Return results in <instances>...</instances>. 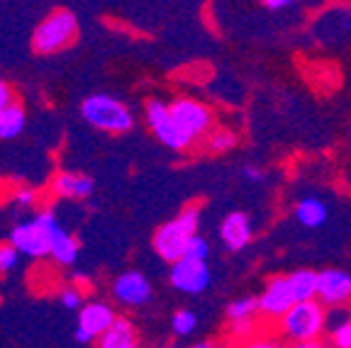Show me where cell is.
Wrapping results in <instances>:
<instances>
[{
	"instance_id": "obj_1",
	"label": "cell",
	"mask_w": 351,
	"mask_h": 348,
	"mask_svg": "<svg viewBox=\"0 0 351 348\" xmlns=\"http://www.w3.org/2000/svg\"><path fill=\"white\" fill-rule=\"evenodd\" d=\"M66 232L61 229L59 219L51 210L34 214L29 222H20L10 234V244L20 251L22 256L29 258H44L51 256L56 241L64 236Z\"/></svg>"
},
{
	"instance_id": "obj_2",
	"label": "cell",
	"mask_w": 351,
	"mask_h": 348,
	"mask_svg": "<svg viewBox=\"0 0 351 348\" xmlns=\"http://www.w3.org/2000/svg\"><path fill=\"white\" fill-rule=\"evenodd\" d=\"M197 227H200V207H195V205L186 207L178 217L161 224V227L154 232V239H152L154 251H156L166 263L173 266V263H178L186 256V249L193 236L197 234Z\"/></svg>"
},
{
	"instance_id": "obj_3",
	"label": "cell",
	"mask_w": 351,
	"mask_h": 348,
	"mask_svg": "<svg viewBox=\"0 0 351 348\" xmlns=\"http://www.w3.org/2000/svg\"><path fill=\"white\" fill-rule=\"evenodd\" d=\"M81 114L90 127L108 132V134H125L134 127V117L127 110V105L112 95H103V92L83 100Z\"/></svg>"
},
{
	"instance_id": "obj_4",
	"label": "cell",
	"mask_w": 351,
	"mask_h": 348,
	"mask_svg": "<svg viewBox=\"0 0 351 348\" xmlns=\"http://www.w3.org/2000/svg\"><path fill=\"white\" fill-rule=\"evenodd\" d=\"M78 37V20L71 10H54L44 17L32 34V49L37 54H56L71 47Z\"/></svg>"
},
{
	"instance_id": "obj_5",
	"label": "cell",
	"mask_w": 351,
	"mask_h": 348,
	"mask_svg": "<svg viewBox=\"0 0 351 348\" xmlns=\"http://www.w3.org/2000/svg\"><path fill=\"white\" fill-rule=\"evenodd\" d=\"M324 327H327V312L317 299L295 302V307L280 319V332L293 343L319 341Z\"/></svg>"
},
{
	"instance_id": "obj_6",
	"label": "cell",
	"mask_w": 351,
	"mask_h": 348,
	"mask_svg": "<svg viewBox=\"0 0 351 348\" xmlns=\"http://www.w3.org/2000/svg\"><path fill=\"white\" fill-rule=\"evenodd\" d=\"M169 108H171V114H173L176 125L181 127V132L191 139V142H197V139H203V136L208 139V134L215 129L213 110H210L205 103H200V100L176 98Z\"/></svg>"
},
{
	"instance_id": "obj_7",
	"label": "cell",
	"mask_w": 351,
	"mask_h": 348,
	"mask_svg": "<svg viewBox=\"0 0 351 348\" xmlns=\"http://www.w3.org/2000/svg\"><path fill=\"white\" fill-rule=\"evenodd\" d=\"M147 125L149 129L154 132V136L159 139L164 147L173 149V151H183V149L191 147V139L181 132V127L176 125L173 114H171V108L161 100L152 98L147 100Z\"/></svg>"
},
{
	"instance_id": "obj_8",
	"label": "cell",
	"mask_w": 351,
	"mask_h": 348,
	"mask_svg": "<svg viewBox=\"0 0 351 348\" xmlns=\"http://www.w3.org/2000/svg\"><path fill=\"white\" fill-rule=\"evenodd\" d=\"M293 307H295V295L288 275H274L258 297V312L269 319H283Z\"/></svg>"
},
{
	"instance_id": "obj_9",
	"label": "cell",
	"mask_w": 351,
	"mask_h": 348,
	"mask_svg": "<svg viewBox=\"0 0 351 348\" xmlns=\"http://www.w3.org/2000/svg\"><path fill=\"white\" fill-rule=\"evenodd\" d=\"M169 280L178 293L186 295H200L208 290L210 280H213V273H210L208 263L200 261H188V258H181L178 263L171 266Z\"/></svg>"
},
{
	"instance_id": "obj_10",
	"label": "cell",
	"mask_w": 351,
	"mask_h": 348,
	"mask_svg": "<svg viewBox=\"0 0 351 348\" xmlns=\"http://www.w3.org/2000/svg\"><path fill=\"white\" fill-rule=\"evenodd\" d=\"M317 302L329 310L351 302V275L339 268H327L317 277Z\"/></svg>"
},
{
	"instance_id": "obj_11",
	"label": "cell",
	"mask_w": 351,
	"mask_h": 348,
	"mask_svg": "<svg viewBox=\"0 0 351 348\" xmlns=\"http://www.w3.org/2000/svg\"><path fill=\"white\" fill-rule=\"evenodd\" d=\"M112 295L117 302L127 307H142L152 299V283L139 271H127L115 277Z\"/></svg>"
},
{
	"instance_id": "obj_12",
	"label": "cell",
	"mask_w": 351,
	"mask_h": 348,
	"mask_svg": "<svg viewBox=\"0 0 351 348\" xmlns=\"http://www.w3.org/2000/svg\"><path fill=\"white\" fill-rule=\"evenodd\" d=\"M219 239L230 251H241L247 249L254 239V227L249 214L244 212H232L222 219L219 224Z\"/></svg>"
},
{
	"instance_id": "obj_13",
	"label": "cell",
	"mask_w": 351,
	"mask_h": 348,
	"mask_svg": "<svg viewBox=\"0 0 351 348\" xmlns=\"http://www.w3.org/2000/svg\"><path fill=\"white\" fill-rule=\"evenodd\" d=\"M115 319H117V314L110 305H105V302H88V305H83L81 312H78V329H83V332L90 334V336L98 341V338L115 324Z\"/></svg>"
},
{
	"instance_id": "obj_14",
	"label": "cell",
	"mask_w": 351,
	"mask_h": 348,
	"mask_svg": "<svg viewBox=\"0 0 351 348\" xmlns=\"http://www.w3.org/2000/svg\"><path fill=\"white\" fill-rule=\"evenodd\" d=\"M98 348H139V334L130 319L117 316L115 324L98 338Z\"/></svg>"
},
{
	"instance_id": "obj_15",
	"label": "cell",
	"mask_w": 351,
	"mask_h": 348,
	"mask_svg": "<svg viewBox=\"0 0 351 348\" xmlns=\"http://www.w3.org/2000/svg\"><path fill=\"white\" fill-rule=\"evenodd\" d=\"M54 195L66 197V200H83L93 192V180L88 175H76V173H59L51 183Z\"/></svg>"
},
{
	"instance_id": "obj_16",
	"label": "cell",
	"mask_w": 351,
	"mask_h": 348,
	"mask_svg": "<svg viewBox=\"0 0 351 348\" xmlns=\"http://www.w3.org/2000/svg\"><path fill=\"white\" fill-rule=\"evenodd\" d=\"M295 219L307 229H317L327 222V207L317 197H305L295 205Z\"/></svg>"
},
{
	"instance_id": "obj_17",
	"label": "cell",
	"mask_w": 351,
	"mask_h": 348,
	"mask_svg": "<svg viewBox=\"0 0 351 348\" xmlns=\"http://www.w3.org/2000/svg\"><path fill=\"white\" fill-rule=\"evenodd\" d=\"M317 277H319V273H315V271H295L288 275L293 295H295V302L317 299Z\"/></svg>"
},
{
	"instance_id": "obj_18",
	"label": "cell",
	"mask_w": 351,
	"mask_h": 348,
	"mask_svg": "<svg viewBox=\"0 0 351 348\" xmlns=\"http://www.w3.org/2000/svg\"><path fill=\"white\" fill-rule=\"evenodd\" d=\"M25 122H27V114L22 105L12 103L10 108H3L0 110V139H15L25 129Z\"/></svg>"
},
{
	"instance_id": "obj_19",
	"label": "cell",
	"mask_w": 351,
	"mask_h": 348,
	"mask_svg": "<svg viewBox=\"0 0 351 348\" xmlns=\"http://www.w3.org/2000/svg\"><path fill=\"white\" fill-rule=\"evenodd\" d=\"M239 144V134L230 127H219V129H213L205 139V147H208L210 153H225L232 151V149Z\"/></svg>"
},
{
	"instance_id": "obj_20",
	"label": "cell",
	"mask_w": 351,
	"mask_h": 348,
	"mask_svg": "<svg viewBox=\"0 0 351 348\" xmlns=\"http://www.w3.org/2000/svg\"><path fill=\"white\" fill-rule=\"evenodd\" d=\"M258 312V297H239L234 302H230L227 307V319L234 321H249L254 319V314Z\"/></svg>"
},
{
	"instance_id": "obj_21",
	"label": "cell",
	"mask_w": 351,
	"mask_h": 348,
	"mask_svg": "<svg viewBox=\"0 0 351 348\" xmlns=\"http://www.w3.org/2000/svg\"><path fill=\"white\" fill-rule=\"evenodd\" d=\"M51 258H54L56 263H61V266H71V263H76L78 241L73 239L71 234H64L59 241H56L54 251H51Z\"/></svg>"
},
{
	"instance_id": "obj_22",
	"label": "cell",
	"mask_w": 351,
	"mask_h": 348,
	"mask_svg": "<svg viewBox=\"0 0 351 348\" xmlns=\"http://www.w3.org/2000/svg\"><path fill=\"white\" fill-rule=\"evenodd\" d=\"M171 329L176 336H191L197 329V314L191 310H178L171 319Z\"/></svg>"
},
{
	"instance_id": "obj_23",
	"label": "cell",
	"mask_w": 351,
	"mask_h": 348,
	"mask_svg": "<svg viewBox=\"0 0 351 348\" xmlns=\"http://www.w3.org/2000/svg\"><path fill=\"white\" fill-rule=\"evenodd\" d=\"M208 256H210V244L200 234H195L191 239V244H188L186 256H183V258H188V261H200V263H205V261H208Z\"/></svg>"
},
{
	"instance_id": "obj_24",
	"label": "cell",
	"mask_w": 351,
	"mask_h": 348,
	"mask_svg": "<svg viewBox=\"0 0 351 348\" xmlns=\"http://www.w3.org/2000/svg\"><path fill=\"white\" fill-rule=\"evenodd\" d=\"M332 343L335 348H351V316L332 329Z\"/></svg>"
},
{
	"instance_id": "obj_25",
	"label": "cell",
	"mask_w": 351,
	"mask_h": 348,
	"mask_svg": "<svg viewBox=\"0 0 351 348\" xmlns=\"http://www.w3.org/2000/svg\"><path fill=\"white\" fill-rule=\"evenodd\" d=\"M17 258H20V251L12 244H3L0 246V273H8L17 266Z\"/></svg>"
},
{
	"instance_id": "obj_26",
	"label": "cell",
	"mask_w": 351,
	"mask_h": 348,
	"mask_svg": "<svg viewBox=\"0 0 351 348\" xmlns=\"http://www.w3.org/2000/svg\"><path fill=\"white\" fill-rule=\"evenodd\" d=\"M59 299H61V305H64L66 310H78V307H83V297H81V293H78L76 288L64 290V293L59 295Z\"/></svg>"
},
{
	"instance_id": "obj_27",
	"label": "cell",
	"mask_w": 351,
	"mask_h": 348,
	"mask_svg": "<svg viewBox=\"0 0 351 348\" xmlns=\"http://www.w3.org/2000/svg\"><path fill=\"white\" fill-rule=\"evenodd\" d=\"M241 175H244V180H249V183H263V180H266V171H263L261 166H252V164H247L241 169Z\"/></svg>"
},
{
	"instance_id": "obj_28",
	"label": "cell",
	"mask_w": 351,
	"mask_h": 348,
	"mask_svg": "<svg viewBox=\"0 0 351 348\" xmlns=\"http://www.w3.org/2000/svg\"><path fill=\"white\" fill-rule=\"evenodd\" d=\"M15 202L20 207H32L34 202H37V190H32V188H20V190L15 192Z\"/></svg>"
},
{
	"instance_id": "obj_29",
	"label": "cell",
	"mask_w": 351,
	"mask_h": 348,
	"mask_svg": "<svg viewBox=\"0 0 351 348\" xmlns=\"http://www.w3.org/2000/svg\"><path fill=\"white\" fill-rule=\"evenodd\" d=\"M241 348H285L278 338H249Z\"/></svg>"
},
{
	"instance_id": "obj_30",
	"label": "cell",
	"mask_w": 351,
	"mask_h": 348,
	"mask_svg": "<svg viewBox=\"0 0 351 348\" xmlns=\"http://www.w3.org/2000/svg\"><path fill=\"white\" fill-rule=\"evenodd\" d=\"M252 332H254V319L234 321V324H232V334H237V336H249Z\"/></svg>"
},
{
	"instance_id": "obj_31",
	"label": "cell",
	"mask_w": 351,
	"mask_h": 348,
	"mask_svg": "<svg viewBox=\"0 0 351 348\" xmlns=\"http://www.w3.org/2000/svg\"><path fill=\"white\" fill-rule=\"evenodd\" d=\"M12 105V88L5 81H0V110Z\"/></svg>"
},
{
	"instance_id": "obj_32",
	"label": "cell",
	"mask_w": 351,
	"mask_h": 348,
	"mask_svg": "<svg viewBox=\"0 0 351 348\" xmlns=\"http://www.w3.org/2000/svg\"><path fill=\"white\" fill-rule=\"evenodd\" d=\"M263 8L266 10H285V8H293V3H288V0H266Z\"/></svg>"
},
{
	"instance_id": "obj_33",
	"label": "cell",
	"mask_w": 351,
	"mask_h": 348,
	"mask_svg": "<svg viewBox=\"0 0 351 348\" xmlns=\"http://www.w3.org/2000/svg\"><path fill=\"white\" fill-rule=\"evenodd\" d=\"M73 338H76L78 343H83V346H86V343H90V341H95L90 334H86L83 329H78V327H76V332H73Z\"/></svg>"
},
{
	"instance_id": "obj_34",
	"label": "cell",
	"mask_w": 351,
	"mask_h": 348,
	"mask_svg": "<svg viewBox=\"0 0 351 348\" xmlns=\"http://www.w3.org/2000/svg\"><path fill=\"white\" fill-rule=\"evenodd\" d=\"M291 348H324L322 341H305V343H293Z\"/></svg>"
},
{
	"instance_id": "obj_35",
	"label": "cell",
	"mask_w": 351,
	"mask_h": 348,
	"mask_svg": "<svg viewBox=\"0 0 351 348\" xmlns=\"http://www.w3.org/2000/svg\"><path fill=\"white\" fill-rule=\"evenodd\" d=\"M191 348H219L217 343H213V341H200V343H195V346H191Z\"/></svg>"
},
{
	"instance_id": "obj_36",
	"label": "cell",
	"mask_w": 351,
	"mask_h": 348,
	"mask_svg": "<svg viewBox=\"0 0 351 348\" xmlns=\"http://www.w3.org/2000/svg\"><path fill=\"white\" fill-rule=\"evenodd\" d=\"M161 348H176L173 343H166V346H161Z\"/></svg>"
},
{
	"instance_id": "obj_37",
	"label": "cell",
	"mask_w": 351,
	"mask_h": 348,
	"mask_svg": "<svg viewBox=\"0 0 351 348\" xmlns=\"http://www.w3.org/2000/svg\"><path fill=\"white\" fill-rule=\"evenodd\" d=\"M349 142H351V129H349Z\"/></svg>"
}]
</instances>
